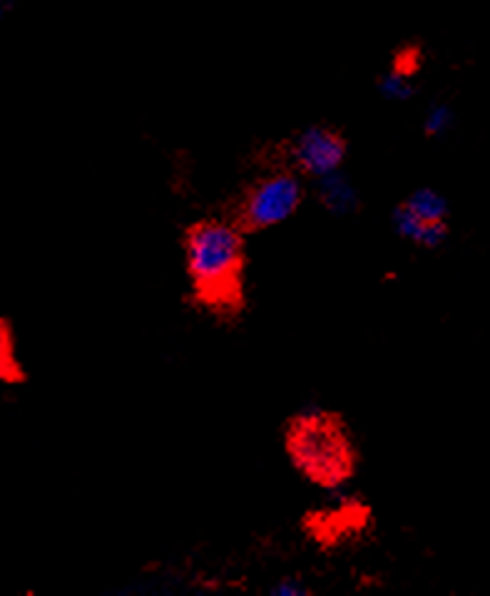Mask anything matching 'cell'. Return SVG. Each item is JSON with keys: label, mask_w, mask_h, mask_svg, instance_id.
<instances>
[{"label": "cell", "mask_w": 490, "mask_h": 596, "mask_svg": "<svg viewBox=\"0 0 490 596\" xmlns=\"http://www.w3.org/2000/svg\"><path fill=\"white\" fill-rule=\"evenodd\" d=\"M23 380L25 371L20 366L13 328H10L5 318H0V385L23 383Z\"/></svg>", "instance_id": "ba28073f"}, {"label": "cell", "mask_w": 490, "mask_h": 596, "mask_svg": "<svg viewBox=\"0 0 490 596\" xmlns=\"http://www.w3.org/2000/svg\"><path fill=\"white\" fill-rule=\"evenodd\" d=\"M346 159V140L331 127H306L289 142L287 167L304 179H321L341 172Z\"/></svg>", "instance_id": "5b68a950"}, {"label": "cell", "mask_w": 490, "mask_h": 596, "mask_svg": "<svg viewBox=\"0 0 490 596\" xmlns=\"http://www.w3.org/2000/svg\"><path fill=\"white\" fill-rule=\"evenodd\" d=\"M451 125H453V115L446 105H433L431 110L426 112V120H423V127H426V132L431 137L443 135Z\"/></svg>", "instance_id": "30bf717a"}, {"label": "cell", "mask_w": 490, "mask_h": 596, "mask_svg": "<svg viewBox=\"0 0 490 596\" xmlns=\"http://www.w3.org/2000/svg\"><path fill=\"white\" fill-rule=\"evenodd\" d=\"M284 452L314 487L341 490L359 470V445L339 413L326 408L299 410L284 428Z\"/></svg>", "instance_id": "7a4b0ae2"}, {"label": "cell", "mask_w": 490, "mask_h": 596, "mask_svg": "<svg viewBox=\"0 0 490 596\" xmlns=\"http://www.w3.org/2000/svg\"><path fill=\"white\" fill-rule=\"evenodd\" d=\"M182 256L197 311L237 321L247 311V234L229 217L197 219L182 231Z\"/></svg>", "instance_id": "6da1fadb"}, {"label": "cell", "mask_w": 490, "mask_h": 596, "mask_svg": "<svg viewBox=\"0 0 490 596\" xmlns=\"http://www.w3.org/2000/svg\"><path fill=\"white\" fill-rule=\"evenodd\" d=\"M379 90H381V95L386 97V100H393V102L408 100V97L413 95L411 75L403 73L401 68H393L384 77H381Z\"/></svg>", "instance_id": "9c48e42d"}, {"label": "cell", "mask_w": 490, "mask_h": 596, "mask_svg": "<svg viewBox=\"0 0 490 596\" xmlns=\"http://www.w3.org/2000/svg\"><path fill=\"white\" fill-rule=\"evenodd\" d=\"M316 194L331 214H351L359 207V189L341 172L316 179Z\"/></svg>", "instance_id": "52a82bcc"}, {"label": "cell", "mask_w": 490, "mask_h": 596, "mask_svg": "<svg viewBox=\"0 0 490 596\" xmlns=\"http://www.w3.org/2000/svg\"><path fill=\"white\" fill-rule=\"evenodd\" d=\"M393 229L401 239L436 249L448 234V204L436 189H416L393 209Z\"/></svg>", "instance_id": "277c9868"}, {"label": "cell", "mask_w": 490, "mask_h": 596, "mask_svg": "<svg viewBox=\"0 0 490 596\" xmlns=\"http://www.w3.org/2000/svg\"><path fill=\"white\" fill-rule=\"evenodd\" d=\"M304 197V177L287 164H279L244 184L239 197L234 199L229 219L247 236L259 234L289 222L304 204Z\"/></svg>", "instance_id": "3957f363"}, {"label": "cell", "mask_w": 490, "mask_h": 596, "mask_svg": "<svg viewBox=\"0 0 490 596\" xmlns=\"http://www.w3.org/2000/svg\"><path fill=\"white\" fill-rule=\"evenodd\" d=\"M309 589L301 587L299 582H292V579H284V582H279L277 587L272 589V594L277 596H304Z\"/></svg>", "instance_id": "8fae6325"}, {"label": "cell", "mask_w": 490, "mask_h": 596, "mask_svg": "<svg viewBox=\"0 0 490 596\" xmlns=\"http://www.w3.org/2000/svg\"><path fill=\"white\" fill-rule=\"evenodd\" d=\"M306 524H309V534L316 542L341 544L364 532V527L369 524V510L361 507L359 502L344 500L334 507H326V510H316L314 515H309Z\"/></svg>", "instance_id": "8992f818"}]
</instances>
